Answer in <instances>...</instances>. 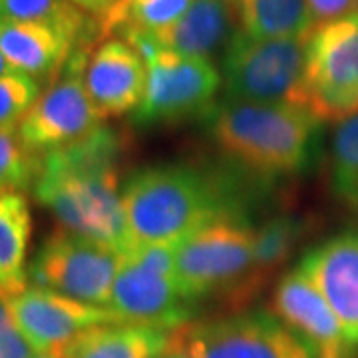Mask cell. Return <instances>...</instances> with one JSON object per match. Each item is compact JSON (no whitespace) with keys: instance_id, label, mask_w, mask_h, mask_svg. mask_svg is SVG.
Wrapping results in <instances>:
<instances>
[{"instance_id":"obj_19","label":"cell","mask_w":358,"mask_h":358,"mask_svg":"<svg viewBox=\"0 0 358 358\" xmlns=\"http://www.w3.org/2000/svg\"><path fill=\"white\" fill-rule=\"evenodd\" d=\"M171 331L115 322L80 333L54 358H162L171 352Z\"/></svg>"},{"instance_id":"obj_21","label":"cell","mask_w":358,"mask_h":358,"mask_svg":"<svg viewBox=\"0 0 358 358\" xmlns=\"http://www.w3.org/2000/svg\"><path fill=\"white\" fill-rule=\"evenodd\" d=\"M239 28L257 38H308L315 20L307 0H233Z\"/></svg>"},{"instance_id":"obj_6","label":"cell","mask_w":358,"mask_h":358,"mask_svg":"<svg viewBox=\"0 0 358 358\" xmlns=\"http://www.w3.org/2000/svg\"><path fill=\"white\" fill-rule=\"evenodd\" d=\"M178 245H134L120 255L110 310L124 322L178 331L192 322L193 303L178 281Z\"/></svg>"},{"instance_id":"obj_30","label":"cell","mask_w":358,"mask_h":358,"mask_svg":"<svg viewBox=\"0 0 358 358\" xmlns=\"http://www.w3.org/2000/svg\"><path fill=\"white\" fill-rule=\"evenodd\" d=\"M162 358H185L183 355H179V352H176V350H171V352H167V355H164Z\"/></svg>"},{"instance_id":"obj_4","label":"cell","mask_w":358,"mask_h":358,"mask_svg":"<svg viewBox=\"0 0 358 358\" xmlns=\"http://www.w3.org/2000/svg\"><path fill=\"white\" fill-rule=\"evenodd\" d=\"M307 40L257 38L237 28L221 58L227 100L305 108Z\"/></svg>"},{"instance_id":"obj_3","label":"cell","mask_w":358,"mask_h":358,"mask_svg":"<svg viewBox=\"0 0 358 358\" xmlns=\"http://www.w3.org/2000/svg\"><path fill=\"white\" fill-rule=\"evenodd\" d=\"M209 134L225 157L265 178L299 173L310 159L320 120L287 103H215Z\"/></svg>"},{"instance_id":"obj_5","label":"cell","mask_w":358,"mask_h":358,"mask_svg":"<svg viewBox=\"0 0 358 358\" xmlns=\"http://www.w3.org/2000/svg\"><path fill=\"white\" fill-rule=\"evenodd\" d=\"M122 38L140 52L148 64L145 98L134 114L140 126L176 124L195 115H209L223 80L215 64L205 58L162 48L148 34L122 32Z\"/></svg>"},{"instance_id":"obj_26","label":"cell","mask_w":358,"mask_h":358,"mask_svg":"<svg viewBox=\"0 0 358 358\" xmlns=\"http://www.w3.org/2000/svg\"><path fill=\"white\" fill-rule=\"evenodd\" d=\"M0 358H42L14 322L8 303L0 296Z\"/></svg>"},{"instance_id":"obj_24","label":"cell","mask_w":358,"mask_h":358,"mask_svg":"<svg viewBox=\"0 0 358 358\" xmlns=\"http://www.w3.org/2000/svg\"><path fill=\"white\" fill-rule=\"evenodd\" d=\"M40 159L24 148L16 128H0V195L24 193L34 185Z\"/></svg>"},{"instance_id":"obj_12","label":"cell","mask_w":358,"mask_h":358,"mask_svg":"<svg viewBox=\"0 0 358 358\" xmlns=\"http://www.w3.org/2000/svg\"><path fill=\"white\" fill-rule=\"evenodd\" d=\"M14 322L40 357L54 358L78 334L100 327L124 322L114 310L88 305L40 287H28L8 301Z\"/></svg>"},{"instance_id":"obj_9","label":"cell","mask_w":358,"mask_h":358,"mask_svg":"<svg viewBox=\"0 0 358 358\" xmlns=\"http://www.w3.org/2000/svg\"><path fill=\"white\" fill-rule=\"evenodd\" d=\"M171 350L185 358H315L299 334L263 310L192 320L173 331Z\"/></svg>"},{"instance_id":"obj_22","label":"cell","mask_w":358,"mask_h":358,"mask_svg":"<svg viewBox=\"0 0 358 358\" xmlns=\"http://www.w3.org/2000/svg\"><path fill=\"white\" fill-rule=\"evenodd\" d=\"M329 178L334 197L358 213V114L338 122L331 140Z\"/></svg>"},{"instance_id":"obj_13","label":"cell","mask_w":358,"mask_h":358,"mask_svg":"<svg viewBox=\"0 0 358 358\" xmlns=\"http://www.w3.org/2000/svg\"><path fill=\"white\" fill-rule=\"evenodd\" d=\"M299 268L341 322L348 346L358 350V229L338 233L308 249Z\"/></svg>"},{"instance_id":"obj_23","label":"cell","mask_w":358,"mask_h":358,"mask_svg":"<svg viewBox=\"0 0 358 358\" xmlns=\"http://www.w3.org/2000/svg\"><path fill=\"white\" fill-rule=\"evenodd\" d=\"M0 20L13 22H50L96 40L94 22L68 0H0Z\"/></svg>"},{"instance_id":"obj_14","label":"cell","mask_w":358,"mask_h":358,"mask_svg":"<svg viewBox=\"0 0 358 358\" xmlns=\"http://www.w3.org/2000/svg\"><path fill=\"white\" fill-rule=\"evenodd\" d=\"M84 82L103 120L136 114L148 90V64L129 42L112 36L90 52Z\"/></svg>"},{"instance_id":"obj_15","label":"cell","mask_w":358,"mask_h":358,"mask_svg":"<svg viewBox=\"0 0 358 358\" xmlns=\"http://www.w3.org/2000/svg\"><path fill=\"white\" fill-rule=\"evenodd\" d=\"M273 315L313 348L315 358H352L355 355L333 308L299 267L287 271L277 282Z\"/></svg>"},{"instance_id":"obj_16","label":"cell","mask_w":358,"mask_h":358,"mask_svg":"<svg viewBox=\"0 0 358 358\" xmlns=\"http://www.w3.org/2000/svg\"><path fill=\"white\" fill-rule=\"evenodd\" d=\"M82 46V36L58 24L0 20V50L16 72L34 80H56Z\"/></svg>"},{"instance_id":"obj_10","label":"cell","mask_w":358,"mask_h":358,"mask_svg":"<svg viewBox=\"0 0 358 358\" xmlns=\"http://www.w3.org/2000/svg\"><path fill=\"white\" fill-rule=\"evenodd\" d=\"M305 108L320 122H343L358 114V10L310 32Z\"/></svg>"},{"instance_id":"obj_11","label":"cell","mask_w":358,"mask_h":358,"mask_svg":"<svg viewBox=\"0 0 358 358\" xmlns=\"http://www.w3.org/2000/svg\"><path fill=\"white\" fill-rule=\"evenodd\" d=\"M120 255L108 245L58 227L40 245L28 282L88 305L110 308Z\"/></svg>"},{"instance_id":"obj_27","label":"cell","mask_w":358,"mask_h":358,"mask_svg":"<svg viewBox=\"0 0 358 358\" xmlns=\"http://www.w3.org/2000/svg\"><path fill=\"white\" fill-rule=\"evenodd\" d=\"M307 6L315 24L319 26L357 13L358 0H307Z\"/></svg>"},{"instance_id":"obj_28","label":"cell","mask_w":358,"mask_h":358,"mask_svg":"<svg viewBox=\"0 0 358 358\" xmlns=\"http://www.w3.org/2000/svg\"><path fill=\"white\" fill-rule=\"evenodd\" d=\"M70 4H74L84 14H88L94 20V26L102 22L108 14L114 10L115 6H120L122 0H68Z\"/></svg>"},{"instance_id":"obj_31","label":"cell","mask_w":358,"mask_h":358,"mask_svg":"<svg viewBox=\"0 0 358 358\" xmlns=\"http://www.w3.org/2000/svg\"><path fill=\"white\" fill-rule=\"evenodd\" d=\"M42 358H50V357H42Z\"/></svg>"},{"instance_id":"obj_1","label":"cell","mask_w":358,"mask_h":358,"mask_svg":"<svg viewBox=\"0 0 358 358\" xmlns=\"http://www.w3.org/2000/svg\"><path fill=\"white\" fill-rule=\"evenodd\" d=\"M120 138L102 126L88 140L40 157L34 193L62 229L124 255L134 245L120 187Z\"/></svg>"},{"instance_id":"obj_8","label":"cell","mask_w":358,"mask_h":358,"mask_svg":"<svg viewBox=\"0 0 358 358\" xmlns=\"http://www.w3.org/2000/svg\"><path fill=\"white\" fill-rule=\"evenodd\" d=\"M88 56V46L78 48L60 76L52 80L18 124L24 148L38 159L88 140L103 126L84 82Z\"/></svg>"},{"instance_id":"obj_20","label":"cell","mask_w":358,"mask_h":358,"mask_svg":"<svg viewBox=\"0 0 358 358\" xmlns=\"http://www.w3.org/2000/svg\"><path fill=\"white\" fill-rule=\"evenodd\" d=\"M30 235L32 215L24 193L0 195V296L6 303L28 289Z\"/></svg>"},{"instance_id":"obj_2","label":"cell","mask_w":358,"mask_h":358,"mask_svg":"<svg viewBox=\"0 0 358 358\" xmlns=\"http://www.w3.org/2000/svg\"><path fill=\"white\" fill-rule=\"evenodd\" d=\"M131 245H179L221 217L231 205L215 183L187 166H152L122 187Z\"/></svg>"},{"instance_id":"obj_29","label":"cell","mask_w":358,"mask_h":358,"mask_svg":"<svg viewBox=\"0 0 358 358\" xmlns=\"http://www.w3.org/2000/svg\"><path fill=\"white\" fill-rule=\"evenodd\" d=\"M13 72H16L13 66L8 64V60H6V56L2 54V50H0V76H6V74H13Z\"/></svg>"},{"instance_id":"obj_17","label":"cell","mask_w":358,"mask_h":358,"mask_svg":"<svg viewBox=\"0 0 358 358\" xmlns=\"http://www.w3.org/2000/svg\"><path fill=\"white\" fill-rule=\"evenodd\" d=\"M237 28L233 0H192L189 8L173 24L150 38L167 50L211 60L227 48Z\"/></svg>"},{"instance_id":"obj_25","label":"cell","mask_w":358,"mask_h":358,"mask_svg":"<svg viewBox=\"0 0 358 358\" xmlns=\"http://www.w3.org/2000/svg\"><path fill=\"white\" fill-rule=\"evenodd\" d=\"M40 94L38 80L34 78L20 72L0 76V128H16Z\"/></svg>"},{"instance_id":"obj_7","label":"cell","mask_w":358,"mask_h":358,"mask_svg":"<svg viewBox=\"0 0 358 358\" xmlns=\"http://www.w3.org/2000/svg\"><path fill=\"white\" fill-rule=\"evenodd\" d=\"M255 257V229L243 221L221 217L178 245V281L185 299L197 303L209 294L229 303Z\"/></svg>"},{"instance_id":"obj_18","label":"cell","mask_w":358,"mask_h":358,"mask_svg":"<svg viewBox=\"0 0 358 358\" xmlns=\"http://www.w3.org/2000/svg\"><path fill=\"white\" fill-rule=\"evenodd\" d=\"M310 227L313 223L307 217L294 213L275 215L267 219L263 225H259L255 229L253 267L227 305L235 310L249 305L271 282L273 275L289 263V259L293 257L296 247L303 243Z\"/></svg>"}]
</instances>
